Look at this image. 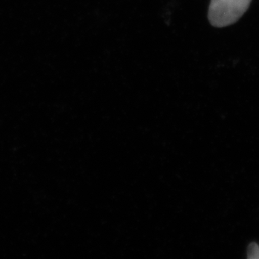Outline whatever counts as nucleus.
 Here are the masks:
<instances>
[{"label": "nucleus", "instance_id": "2", "mask_svg": "<svg viewBox=\"0 0 259 259\" xmlns=\"http://www.w3.org/2000/svg\"><path fill=\"white\" fill-rule=\"evenodd\" d=\"M247 256L249 258L259 259V246L257 243H252L247 250Z\"/></svg>", "mask_w": 259, "mask_h": 259}, {"label": "nucleus", "instance_id": "1", "mask_svg": "<svg viewBox=\"0 0 259 259\" xmlns=\"http://www.w3.org/2000/svg\"><path fill=\"white\" fill-rule=\"evenodd\" d=\"M252 0H210L208 20L210 25L223 28L233 25L247 12Z\"/></svg>", "mask_w": 259, "mask_h": 259}]
</instances>
